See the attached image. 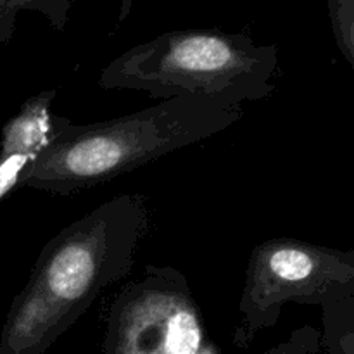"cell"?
I'll return each instance as SVG.
<instances>
[{"mask_svg":"<svg viewBox=\"0 0 354 354\" xmlns=\"http://www.w3.org/2000/svg\"><path fill=\"white\" fill-rule=\"evenodd\" d=\"M149 230L151 207L140 194L113 197L62 228L10 303L0 354H44L104 290L130 275Z\"/></svg>","mask_w":354,"mask_h":354,"instance_id":"1","label":"cell"},{"mask_svg":"<svg viewBox=\"0 0 354 354\" xmlns=\"http://www.w3.org/2000/svg\"><path fill=\"white\" fill-rule=\"evenodd\" d=\"M242 116V106L196 97L166 99L88 124L54 114V140L37 159L23 187L73 196L214 137Z\"/></svg>","mask_w":354,"mask_h":354,"instance_id":"2","label":"cell"},{"mask_svg":"<svg viewBox=\"0 0 354 354\" xmlns=\"http://www.w3.org/2000/svg\"><path fill=\"white\" fill-rule=\"evenodd\" d=\"M277 50L249 38L207 31L171 33L138 45L102 69L106 90H138L158 99L196 97L242 106L275 92Z\"/></svg>","mask_w":354,"mask_h":354,"instance_id":"3","label":"cell"},{"mask_svg":"<svg viewBox=\"0 0 354 354\" xmlns=\"http://www.w3.org/2000/svg\"><path fill=\"white\" fill-rule=\"evenodd\" d=\"M349 296H354V249L268 239L249 256L235 341L244 346L273 327L286 304L325 306Z\"/></svg>","mask_w":354,"mask_h":354,"instance_id":"4","label":"cell"},{"mask_svg":"<svg viewBox=\"0 0 354 354\" xmlns=\"http://www.w3.org/2000/svg\"><path fill=\"white\" fill-rule=\"evenodd\" d=\"M206 325L185 275L171 266H145L109 308L107 354H201Z\"/></svg>","mask_w":354,"mask_h":354,"instance_id":"5","label":"cell"},{"mask_svg":"<svg viewBox=\"0 0 354 354\" xmlns=\"http://www.w3.org/2000/svg\"><path fill=\"white\" fill-rule=\"evenodd\" d=\"M55 95L57 90H44L21 104L19 111L3 124L0 152H24L40 158L55 137L52 113Z\"/></svg>","mask_w":354,"mask_h":354,"instance_id":"6","label":"cell"},{"mask_svg":"<svg viewBox=\"0 0 354 354\" xmlns=\"http://www.w3.org/2000/svg\"><path fill=\"white\" fill-rule=\"evenodd\" d=\"M324 342L330 354H354V296L322 306Z\"/></svg>","mask_w":354,"mask_h":354,"instance_id":"7","label":"cell"},{"mask_svg":"<svg viewBox=\"0 0 354 354\" xmlns=\"http://www.w3.org/2000/svg\"><path fill=\"white\" fill-rule=\"evenodd\" d=\"M328 12L339 50L354 69V0H328Z\"/></svg>","mask_w":354,"mask_h":354,"instance_id":"8","label":"cell"},{"mask_svg":"<svg viewBox=\"0 0 354 354\" xmlns=\"http://www.w3.org/2000/svg\"><path fill=\"white\" fill-rule=\"evenodd\" d=\"M37 159V156L24 152H0V203L16 189H23Z\"/></svg>","mask_w":354,"mask_h":354,"instance_id":"9","label":"cell"},{"mask_svg":"<svg viewBox=\"0 0 354 354\" xmlns=\"http://www.w3.org/2000/svg\"><path fill=\"white\" fill-rule=\"evenodd\" d=\"M21 6V0H0V45L7 44L12 37L14 10Z\"/></svg>","mask_w":354,"mask_h":354,"instance_id":"10","label":"cell"},{"mask_svg":"<svg viewBox=\"0 0 354 354\" xmlns=\"http://www.w3.org/2000/svg\"><path fill=\"white\" fill-rule=\"evenodd\" d=\"M201 354H220V351H218V348L213 344V342H209V344L201 351Z\"/></svg>","mask_w":354,"mask_h":354,"instance_id":"11","label":"cell"}]
</instances>
